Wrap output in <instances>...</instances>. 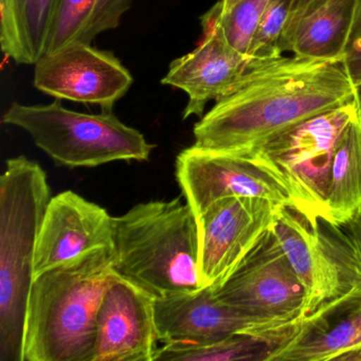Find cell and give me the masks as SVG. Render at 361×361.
Returning a JSON list of instances; mask_svg holds the SVG:
<instances>
[{
	"label": "cell",
	"mask_w": 361,
	"mask_h": 361,
	"mask_svg": "<svg viewBox=\"0 0 361 361\" xmlns=\"http://www.w3.org/2000/svg\"><path fill=\"white\" fill-rule=\"evenodd\" d=\"M358 0H317L295 23L287 52L303 59L343 56Z\"/></svg>",
	"instance_id": "e0dca14e"
},
{
	"label": "cell",
	"mask_w": 361,
	"mask_h": 361,
	"mask_svg": "<svg viewBox=\"0 0 361 361\" xmlns=\"http://www.w3.org/2000/svg\"><path fill=\"white\" fill-rule=\"evenodd\" d=\"M202 39L195 49L176 59L161 80L162 85L178 88L188 94L183 120L202 118L207 105L231 92L253 69L255 61L236 51L223 35L202 27Z\"/></svg>",
	"instance_id": "2e32d148"
},
{
	"label": "cell",
	"mask_w": 361,
	"mask_h": 361,
	"mask_svg": "<svg viewBox=\"0 0 361 361\" xmlns=\"http://www.w3.org/2000/svg\"><path fill=\"white\" fill-rule=\"evenodd\" d=\"M357 119L354 101L291 126L247 157L257 158L280 178L298 210L327 219L325 200L336 147Z\"/></svg>",
	"instance_id": "8992f818"
},
{
	"label": "cell",
	"mask_w": 361,
	"mask_h": 361,
	"mask_svg": "<svg viewBox=\"0 0 361 361\" xmlns=\"http://www.w3.org/2000/svg\"><path fill=\"white\" fill-rule=\"evenodd\" d=\"M51 190L39 162L10 158L0 177V361H23L35 245Z\"/></svg>",
	"instance_id": "277c9868"
},
{
	"label": "cell",
	"mask_w": 361,
	"mask_h": 361,
	"mask_svg": "<svg viewBox=\"0 0 361 361\" xmlns=\"http://www.w3.org/2000/svg\"><path fill=\"white\" fill-rule=\"evenodd\" d=\"M115 268L155 298L202 288L191 207L180 198L153 200L115 217Z\"/></svg>",
	"instance_id": "3957f363"
},
{
	"label": "cell",
	"mask_w": 361,
	"mask_h": 361,
	"mask_svg": "<svg viewBox=\"0 0 361 361\" xmlns=\"http://www.w3.org/2000/svg\"><path fill=\"white\" fill-rule=\"evenodd\" d=\"M155 321L159 342L174 345H207L244 331H265L282 325L257 320L221 301L213 287L156 298Z\"/></svg>",
	"instance_id": "9a60e30c"
},
{
	"label": "cell",
	"mask_w": 361,
	"mask_h": 361,
	"mask_svg": "<svg viewBox=\"0 0 361 361\" xmlns=\"http://www.w3.org/2000/svg\"><path fill=\"white\" fill-rule=\"evenodd\" d=\"M56 0H0V46L18 65H35L46 52Z\"/></svg>",
	"instance_id": "d6986e66"
},
{
	"label": "cell",
	"mask_w": 361,
	"mask_h": 361,
	"mask_svg": "<svg viewBox=\"0 0 361 361\" xmlns=\"http://www.w3.org/2000/svg\"><path fill=\"white\" fill-rule=\"evenodd\" d=\"M354 101L343 56H283L253 69L231 92L215 101L194 126V145L247 157L291 126Z\"/></svg>",
	"instance_id": "6da1fadb"
},
{
	"label": "cell",
	"mask_w": 361,
	"mask_h": 361,
	"mask_svg": "<svg viewBox=\"0 0 361 361\" xmlns=\"http://www.w3.org/2000/svg\"><path fill=\"white\" fill-rule=\"evenodd\" d=\"M271 230L305 288L303 316L361 283L360 255L343 226L284 204Z\"/></svg>",
	"instance_id": "52a82bcc"
},
{
	"label": "cell",
	"mask_w": 361,
	"mask_h": 361,
	"mask_svg": "<svg viewBox=\"0 0 361 361\" xmlns=\"http://www.w3.org/2000/svg\"><path fill=\"white\" fill-rule=\"evenodd\" d=\"M238 1V0H219V3H221V9L227 10L229 8H231L234 4Z\"/></svg>",
	"instance_id": "4316f807"
},
{
	"label": "cell",
	"mask_w": 361,
	"mask_h": 361,
	"mask_svg": "<svg viewBox=\"0 0 361 361\" xmlns=\"http://www.w3.org/2000/svg\"><path fill=\"white\" fill-rule=\"evenodd\" d=\"M155 301L149 291L117 274L99 308L92 361H155Z\"/></svg>",
	"instance_id": "7c38bea8"
},
{
	"label": "cell",
	"mask_w": 361,
	"mask_h": 361,
	"mask_svg": "<svg viewBox=\"0 0 361 361\" xmlns=\"http://www.w3.org/2000/svg\"><path fill=\"white\" fill-rule=\"evenodd\" d=\"M290 324L265 331L233 334L207 345L164 344L158 348L155 361H271L288 339Z\"/></svg>",
	"instance_id": "ffe728a7"
},
{
	"label": "cell",
	"mask_w": 361,
	"mask_h": 361,
	"mask_svg": "<svg viewBox=\"0 0 361 361\" xmlns=\"http://www.w3.org/2000/svg\"><path fill=\"white\" fill-rule=\"evenodd\" d=\"M361 208V121L344 130L336 147L325 200L329 221L343 225Z\"/></svg>",
	"instance_id": "44dd1931"
},
{
	"label": "cell",
	"mask_w": 361,
	"mask_h": 361,
	"mask_svg": "<svg viewBox=\"0 0 361 361\" xmlns=\"http://www.w3.org/2000/svg\"><path fill=\"white\" fill-rule=\"evenodd\" d=\"M117 274L115 248H102L33 278L23 361H92L99 308Z\"/></svg>",
	"instance_id": "7a4b0ae2"
},
{
	"label": "cell",
	"mask_w": 361,
	"mask_h": 361,
	"mask_svg": "<svg viewBox=\"0 0 361 361\" xmlns=\"http://www.w3.org/2000/svg\"><path fill=\"white\" fill-rule=\"evenodd\" d=\"M134 0H56L46 54L71 44H92L121 24Z\"/></svg>",
	"instance_id": "ac0fdd59"
},
{
	"label": "cell",
	"mask_w": 361,
	"mask_h": 361,
	"mask_svg": "<svg viewBox=\"0 0 361 361\" xmlns=\"http://www.w3.org/2000/svg\"><path fill=\"white\" fill-rule=\"evenodd\" d=\"M295 0H269L248 51L257 66L283 58Z\"/></svg>",
	"instance_id": "603a6c76"
},
{
	"label": "cell",
	"mask_w": 361,
	"mask_h": 361,
	"mask_svg": "<svg viewBox=\"0 0 361 361\" xmlns=\"http://www.w3.org/2000/svg\"><path fill=\"white\" fill-rule=\"evenodd\" d=\"M342 226L348 232L361 257V208Z\"/></svg>",
	"instance_id": "d4e9b609"
},
{
	"label": "cell",
	"mask_w": 361,
	"mask_h": 361,
	"mask_svg": "<svg viewBox=\"0 0 361 361\" xmlns=\"http://www.w3.org/2000/svg\"><path fill=\"white\" fill-rule=\"evenodd\" d=\"M102 248H115V217L75 192H62L46 208L35 245L33 278Z\"/></svg>",
	"instance_id": "4fadbf2b"
},
{
	"label": "cell",
	"mask_w": 361,
	"mask_h": 361,
	"mask_svg": "<svg viewBox=\"0 0 361 361\" xmlns=\"http://www.w3.org/2000/svg\"><path fill=\"white\" fill-rule=\"evenodd\" d=\"M268 3L269 0H238L223 10L219 0L200 18V25L219 31L233 49L248 56Z\"/></svg>",
	"instance_id": "7402d4cb"
},
{
	"label": "cell",
	"mask_w": 361,
	"mask_h": 361,
	"mask_svg": "<svg viewBox=\"0 0 361 361\" xmlns=\"http://www.w3.org/2000/svg\"><path fill=\"white\" fill-rule=\"evenodd\" d=\"M215 295L247 316L274 325L295 322L305 310V288L271 229Z\"/></svg>",
	"instance_id": "ba28073f"
},
{
	"label": "cell",
	"mask_w": 361,
	"mask_h": 361,
	"mask_svg": "<svg viewBox=\"0 0 361 361\" xmlns=\"http://www.w3.org/2000/svg\"><path fill=\"white\" fill-rule=\"evenodd\" d=\"M281 204L257 197L215 202L197 219L202 286L216 289L271 229Z\"/></svg>",
	"instance_id": "30bf717a"
},
{
	"label": "cell",
	"mask_w": 361,
	"mask_h": 361,
	"mask_svg": "<svg viewBox=\"0 0 361 361\" xmlns=\"http://www.w3.org/2000/svg\"><path fill=\"white\" fill-rule=\"evenodd\" d=\"M134 83L113 52L92 44H71L46 54L35 64V87L59 100L97 105L113 111Z\"/></svg>",
	"instance_id": "8fae6325"
},
{
	"label": "cell",
	"mask_w": 361,
	"mask_h": 361,
	"mask_svg": "<svg viewBox=\"0 0 361 361\" xmlns=\"http://www.w3.org/2000/svg\"><path fill=\"white\" fill-rule=\"evenodd\" d=\"M343 62L350 83L354 87L355 99L361 121V0L357 4L352 28L343 50Z\"/></svg>",
	"instance_id": "cb8c5ba5"
},
{
	"label": "cell",
	"mask_w": 361,
	"mask_h": 361,
	"mask_svg": "<svg viewBox=\"0 0 361 361\" xmlns=\"http://www.w3.org/2000/svg\"><path fill=\"white\" fill-rule=\"evenodd\" d=\"M3 123L28 133L39 149L67 168H96L114 161H147L154 145L113 111L84 114L63 106L14 102Z\"/></svg>",
	"instance_id": "5b68a950"
},
{
	"label": "cell",
	"mask_w": 361,
	"mask_h": 361,
	"mask_svg": "<svg viewBox=\"0 0 361 361\" xmlns=\"http://www.w3.org/2000/svg\"><path fill=\"white\" fill-rule=\"evenodd\" d=\"M361 361V283L295 322L271 361Z\"/></svg>",
	"instance_id": "5bb4252c"
},
{
	"label": "cell",
	"mask_w": 361,
	"mask_h": 361,
	"mask_svg": "<svg viewBox=\"0 0 361 361\" xmlns=\"http://www.w3.org/2000/svg\"><path fill=\"white\" fill-rule=\"evenodd\" d=\"M317 0H295V8H293V16H291L290 26H289L288 32L286 37V52H287V42H288V37L290 35L291 29L295 26V23L298 22L302 14L312 5L316 3Z\"/></svg>",
	"instance_id": "484cf974"
},
{
	"label": "cell",
	"mask_w": 361,
	"mask_h": 361,
	"mask_svg": "<svg viewBox=\"0 0 361 361\" xmlns=\"http://www.w3.org/2000/svg\"><path fill=\"white\" fill-rule=\"evenodd\" d=\"M175 174L196 219L215 202L232 197L293 206L284 183L255 157L213 153L193 145L177 156Z\"/></svg>",
	"instance_id": "9c48e42d"
}]
</instances>
